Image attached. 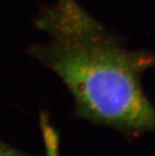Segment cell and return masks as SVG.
<instances>
[{"label":"cell","mask_w":155,"mask_h":156,"mask_svg":"<svg viewBox=\"0 0 155 156\" xmlns=\"http://www.w3.org/2000/svg\"><path fill=\"white\" fill-rule=\"evenodd\" d=\"M35 26L48 41L28 51L66 85L75 116L131 136L155 133V105L141 83L155 55L128 49L75 0L42 8Z\"/></svg>","instance_id":"obj_1"},{"label":"cell","mask_w":155,"mask_h":156,"mask_svg":"<svg viewBox=\"0 0 155 156\" xmlns=\"http://www.w3.org/2000/svg\"><path fill=\"white\" fill-rule=\"evenodd\" d=\"M0 156H28L0 140Z\"/></svg>","instance_id":"obj_2"}]
</instances>
